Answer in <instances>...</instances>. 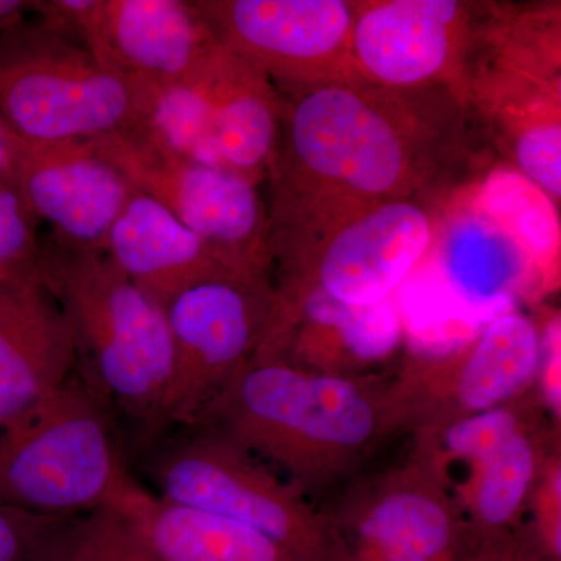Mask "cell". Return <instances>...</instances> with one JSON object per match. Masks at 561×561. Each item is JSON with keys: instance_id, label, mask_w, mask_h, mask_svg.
I'll use <instances>...</instances> for the list:
<instances>
[{"instance_id": "cell-1", "label": "cell", "mask_w": 561, "mask_h": 561, "mask_svg": "<svg viewBox=\"0 0 561 561\" xmlns=\"http://www.w3.org/2000/svg\"><path fill=\"white\" fill-rule=\"evenodd\" d=\"M431 87H364L320 81L280 106L279 138L271 171L272 217L313 192L328 202L365 206L404 201L434 165L449 111L438 113Z\"/></svg>"}, {"instance_id": "cell-2", "label": "cell", "mask_w": 561, "mask_h": 561, "mask_svg": "<svg viewBox=\"0 0 561 561\" xmlns=\"http://www.w3.org/2000/svg\"><path fill=\"white\" fill-rule=\"evenodd\" d=\"M195 426L227 438L300 493L350 476L402 426L391 389L251 359Z\"/></svg>"}, {"instance_id": "cell-3", "label": "cell", "mask_w": 561, "mask_h": 561, "mask_svg": "<svg viewBox=\"0 0 561 561\" xmlns=\"http://www.w3.org/2000/svg\"><path fill=\"white\" fill-rule=\"evenodd\" d=\"M43 283L72 328L77 376L105 404L157 440L171 387L168 311L106 256L43 236Z\"/></svg>"}, {"instance_id": "cell-4", "label": "cell", "mask_w": 561, "mask_h": 561, "mask_svg": "<svg viewBox=\"0 0 561 561\" xmlns=\"http://www.w3.org/2000/svg\"><path fill=\"white\" fill-rule=\"evenodd\" d=\"M136 485L108 409L77 375L0 431V505L84 516L116 507Z\"/></svg>"}, {"instance_id": "cell-5", "label": "cell", "mask_w": 561, "mask_h": 561, "mask_svg": "<svg viewBox=\"0 0 561 561\" xmlns=\"http://www.w3.org/2000/svg\"><path fill=\"white\" fill-rule=\"evenodd\" d=\"M0 117L31 142H87L138 124L139 84L36 18L0 38Z\"/></svg>"}, {"instance_id": "cell-6", "label": "cell", "mask_w": 561, "mask_h": 561, "mask_svg": "<svg viewBox=\"0 0 561 561\" xmlns=\"http://www.w3.org/2000/svg\"><path fill=\"white\" fill-rule=\"evenodd\" d=\"M153 443L146 472L161 500L213 513L267 535L301 561H331V524L290 483L202 426Z\"/></svg>"}, {"instance_id": "cell-7", "label": "cell", "mask_w": 561, "mask_h": 561, "mask_svg": "<svg viewBox=\"0 0 561 561\" xmlns=\"http://www.w3.org/2000/svg\"><path fill=\"white\" fill-rule=\"evenodd\" d=\"M273 306L275 286L267 273L241 272L210 276L169 302L173 371L161 435L198 423L253 359Z\"/></svg>"}, {"instance_id": "cell-8", "label": "cell", "mask_w": 561, "mask_h": 561, "mask_svg": "<svg viewBox=\"0 0 561 561\" xmlns=\"http://www.w3.org/2000/svg\"><path fill=\"white\" fill-rule=\"evenodd\" d=\"M90 142L136 191L202 236L236 271L271 272L268 216L256 184L180 157L136 127Z\"/></svg>"}, {"instance_id": "cell-9", "label": "cell", "mask_w": 561, "mask_h": 561, "mask_svg": "<svg viewBox=\"0 0 561 561\" xmlns=\"http://www.w3.org/2000/svg\"><path fill=\"white\" fill-rule=\"evenodd\" d=\"M542 334L530 317L502 313L451 354L421 357L391 387L402 424L435 426L523 397L537 381Z\"/></svg>"}, {"instance_id": "cell-10", "label": "cell", "mask_w": 561, "mask_h": 561, "mask_svg": "<svg viewBox=\"0 0 561 561\" xmlns=\"http://www.w3.org/2000/svg\"><path fill=\"white\" fill-rule=\"evenodd\" d=\"M432 245L430 216L409 201L376 203L350 213L327 236L319 256L280 262L276 290H319L351 306L393 298Z\"/></svg>"}, {"instance_id": "cell-11", "label": "cell", "mask_w": 561, "mask_h": 561, "mask_svg": "<svg viewBox=\"0 0 561 561\" xmlns=\"http://www.w3.org/2000/svg\"><path fill=\"white\" fill-rule=\"evenodd\" d=\"M225 49L268 80L312 87L351 57L356 7L342 0H195Z\"/></svg>"}, {"instance_id": "cell-12", "label": "cell", "mask_w": 561, "mask_h": 561, "mask_svg": "<svg viewBox=\"0 0 561 561\" xmlns=\"http://www.w3.org/2000/svg\"><path fill=\"white\" fill-rule=\"evenodd\" d=\"M16 190L49 238L77 251H105L114 221L136 190L87 142L21 139Z\"/></svg>"}, {"instance_id": "cell-13", "label": "cell", "mask_w": 561, "mask_h": 561, "mask_svg": "<svg viewBox=\"0 0 561 561\" xmlns=\"http://www.w3.org/2000/svg\"><path fill=\"white\" fill-rule=\"evenodd\" d=\"M219 47L194 2L184 0H101L84 43L105 68L146 84L191 79Z\"/></svg>"}, {"instance_id": "cell-14", "label": "cell", "mask_w": 561, "mask_h": 561, "mask_svg": "<svg viewBox=\"0 0 561 561\" xmlns=\"http://www.w3.org/2000/svg\"><path fill=\"white\" fill-rule=\"evenodd\" d=\"M72 328L43 280L0 279V431L76 376Z\"/></svg>"}, {"instance_id": "cell-15", "label": "cell", "mask_w": 561, "mask_h": 561, "mask_svg": "<svg viewBox=\"0 0 561 561\" xmlns=\"http://www.w3.org/2000/svg\"><path fill=\"white\" fill-rule=\"evenodd\" d=\"M465 7L448 0H391L356 11L351 60L373 84L431 87L456 65Z\"/></svg>"}, {"instance_id": "cell-16", "label": "cell", "mask_w": 561, "mask_h": 561, "mask_svg": "<svg viewBox=\"0 0 561 561\" xmlns=\"http://www.w3.org/2000/svg\"><path fill=\"white\" fill-rule=\"evenodd\" d=\"M350 541L335 545L409 553L432 561H456L467 531L442 479L416 461L362 491L343 511Z\"/></svg>"}, {"instance_id": "cell-17", "label": "cell", "mask_w": 561, "mask_h": 561, "mask_svg": "<svg viewBox=\"0 0 561 561\" xmlns=\"http://www.w3.org/2000/svg\"><path fill=\"white\" fill-rule=\"evenodd\" d=\"M103 253L164 308L203 279L241 272L164 206L138 191L114 221Z\"/></svg>"}, {"instance_id": "cell-18", "label": "cell", "mask_w": 561, "mask_h": 561, "mask_svg": "<svg viewBox=\"0 0 561 561\" xmlns=\"http://www.w3.org/2000/svg\"><path fill=\"white\" fill-rule=\"evenodd\" d=\"M213 139L220 168L260 183L279 138L280 102L271 80L224 46L210 58Z\"/></svg>"}, {"instance_id": "cell-19", "label": "cell", "mask_w": 561, "mask_h": 561, "mask_svg": "<svg viewBox=\"0 0 561 561\" xmlns=\"http://www.w3.org/2000/svg\"><path fill=\"white\" fill-rule=\"evenodd\" d=\"M424 261L465 305L491 319L513 311L535 267L493 221L470 208L449 221Z\"/></svg>"}, {"instance_id": "cell-20", "label": "cell", "mask_w": 561, "mask_h": 561, "mask_svg": "<svg viewBox=\"0 0 561 561\" xmlns=\"http://www.w3.org/2000/svg\"><path fill=\"white\" fill-rule=\"evenodd\" d=\"M114 511L135 524L160 561H301L261 531L172 504L139 483Z\"/></svg>"}, {"instance_id": "cell-21", "label": "cell", "mask_w": 561, "mask_h": 561, "mask_svg": "<svg viewBox=\"0 0 561 561\" xmlns=\"http://www.w3.org/2000/svg\"><path fill=\"white\" fill-rule=\"evenodd\" d=\"M471 208L504 231L535 271L546 273L556 267L561 242L556 203L518 169L490 172Z\"/></svg>"}, {"instance_id": "cell-22", "label": "cell", "mask_w": 561, "mask_h": 561, "mask_svg": "<svg viewBox=\"0 0 561 561\" xmlns=\"http://www.w3.org/2000/svg\"><path fill=\"white\" fill-rule=\"evenodd\" d=\"M209 61L201 72L179 83L136 81L140 88V119L135 127L180 157L220 168L214 150L213 99L206 76Z\"/></svg>"}, {"instance_id": "cell-23", "label": "cell", "mask_w": 561, "mask_h": 561, "mask_svg": "<svg viewBox=\"0 0 561 561\" xmlns=\"http://www.w3.org/2000/svg\"><path fill=\"white\" fill-rule=\"evenodd\" d=\"M537 427L519 432L476 467L470 493L472 523L489 538L515 522L540 479L545 461Z\"/></svg>"}, {"instance_id": "cell-24", "label": "cell", "mask_w": 561, "mask_h": 561, "mask_svg": "<svg viewBox=\"0 0 561 561\" xmlns=\"http://www.w3.org/2000/svg\"><path fill=\"white\" fill-rule=\"evenodd\" d=\"M523 397L490 411L420 430L423 435L420 461L434 467L443 457H449L479 467L516 434L537 427L541 405L535 400H523Z\"/></svg>"}, {"instance_id": "cell-25", "label": "cell", "mask_w": 561, "mask_h": 561, "mask_svg": "<svg viewBox=\"0 0 561 561\" xmlns=\"http://www.w3.org/2000/svg\"><path fill=\"white\" fill-rule=\"evenodd\" d=\"M81 518L0 505V561H69Z\"/></svg>"}, {"instance_id": "cell-26", "label": "cell", "mask_w": 561, "mask_h": 561, "mask_svg": "<svg viewBox=\"0 0 561 561\" xmlns=\"http://www.w3.org/2000/svg\"><path fill=\"white\" fill-rule=\"evenodd\" d=\"M39 221L14 187L0 186V279L43 280Z\"/></svg>"}, {"instance_id": "cell-27", "label": "cell", "mask_w": 561, "mask_h": 561, "mask_svg": "<svg viewBox=\"0 0 561 561\" xmlns=\"http://www.w3.org/2000/svg\"><path fill=\"white\" fill-rule=\"evenodd\" d=\"M69 561H160L135 524L114 508L81 518Z\"/></svg>"}, {"instance_id": "cell-28", "label": "cell", "mask_w": 561, "mask_h": 561, "mask_svg": "<svg viewBox=\"0 0 561 561\" xmlns=\"http://www.w3.org/2000/svg\"><path fill=\"white\" fill-rule=\"evenodd\" d=\"M518 171L540 186L552 201L561 195V128L559 116L524 122L513 142Z\"/></svg>"}, {"instance_id": "cell-29", "label": "cell", "mask_w": 561, "mask_h": 561, "mask_svg": "<svg viewBox=\"0 0 561 561\" xmlns=\"http://www.w3.org/2000/svg\"><path fill=\"white\" fill-rule=\"evenodd\" d=\"M540 500L537 513L538 535H540L542 551L552 560L560 561L561 529H560V467L545 465L540 476Z\"/></svg>"}, {"instance_id": "cell-30", "label": "cell", "mask_w": 561, "mask_h": 561, "mask_svg": "<svg viewBox=\"0 0 561 561\" xmlns=\"http://www.w3.org/2000/svg\"><path fill=\"white\" fill-rule=\"evenodd\" d=\"M542 404L560 412V328H549L542 337L540 373Z\"/></svg>"}, {"instance_id": "cell-31", "label": "cell", "mask_w": 561, "mask_h": 561, "mask_svg": "<svg viewBox=\"0 0 561 561\" xmlns=\"http://www.w3.org/2000/svg\"><path fill=\"white\" fill-rule=\"evenodd\" d=\"M21 138L0 117V186L16 190L18 151Z\"/></svg>"}, {"instance_id": "cell-32", "label": "cell", "mask_w": 561, "mask_h": 561, "mask_svg": "<svg viewBox=\"0 0 561 561\" xmlns=\"http://www.w3.org/2000/svg\"><path fill=\"white\" fill-rule=\"evenodd\" d=\"M331 561H432L409 553L373 551V549L353 548L334 545Z\"/></svg>"}, {"instance_id": "cell-33", "label": "cell", "mask_w": 561, "mask_h": 561, "mask_svg": "<svg viewBox=\"0 0 561 561\" xmlns=\"http://www.w3.org/2000/svg\"><path fill=\"white\" fill-rule=\"evenodd\" d=\"M35 7L32 0H0V38L35 14Z\"/></svg>"}, {"instance_id": "cell-34", "label": "cell", "mask_w": 561, "mask_h": 561, "mask_svg": "<svg viewBox=\"0 0 561 561\" xmlns=\"http://www.w3.org/2000/svg\"><path fill=\"white\" fill-rule=\"evenodd\" d=\"M472 561H505V557H501L500 553H496V556L491 557V553H486L485 557H483L482 560H472Z\"/></svg>"}]
</instances>
